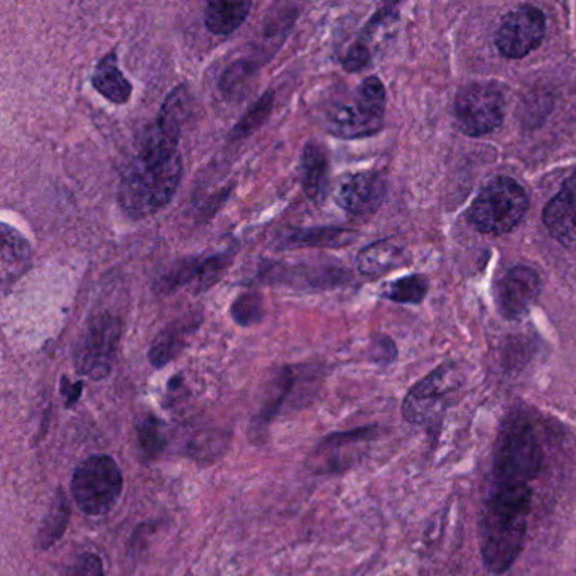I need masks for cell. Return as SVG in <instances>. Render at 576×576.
Wrapping results in <instances>:
<instances>
[{
  "instance_id": "cell-18",
  "label": "cell",
  "mask_w": 576,
  "mask_h": 576,
  "mask_svg": "<svg viewBox=\"0 0 576 576\" xmlns=\"http://www.w3.org/2000/svg\"><path fill=\"white\" fill-rule=\"evenodd\" d=\"M93 88L115 105H124L132 95V84L120 72L117 54L108 53L97 63L92 75Z\"/></svg>"
},
{
  "instance_id": "cell-19",
  "label": "cell",
  "mask_w": 576,
  "mask_h": 576,
  "mask_svg": "<svg viewBox=\"0 0 576 576\" xmlns=\"http://www.w3.org/2000/svg\"><path fill=\"white\" fill-rule=\"evenodd\" d=\"M200 321H202L200 318L196 320L187 318V320L175 321V323L169 324L168 329L163 330L151 345V363L156 369L168 366L183 350L188 336L193 330L199 329Z\"/></svg>"
},
{
  "instance_id": "cell-24",
  "label": "cell",
  "mask_w": 576,
  "mask_h": 576,
  "mask_svg": "<svg viewBox=\"0 0 576 576\" xmlns=\"http://www.w3.org/2000/svg\"><path fill=\"white\" fill-rule=\"evenodd\" d=\"M138 430L139 450L145 460H154L166 448V436L163 432V423L157 418L148 417L136 426Z\"/></svg>"
},
{
  "instance_id": "cell-30",
  "label": "cell",
  "mask_w": 576,
  "mask_h": 576,
  "mask_svg": "<svg viewBox=\"0 0 576 576\" xmlns=\"http://www.w3.org/2000/svg\"><path fill=\"white\" fill-rule=\"evenodd\" d=\"M63 576H105L99 554L85 553L78 558Z\"/></svg>"
},
{
  "instance_id": "cell-16",
  "label": "cell",
  "mask_w": 576,
  "mask_h": 576,
  "mask_svg": "<svg viewBox=\"0 0 576 576\" xmlns=\"http://www.w3.org/2000/svg\"><path fill=\"white\" fill-rule=\"evenodd\" d=\"M0 235H2L0 272H2V284L9 286L29 269L31 247L27 244L26 239L8 223H2Z\"/></svg>"
},
{
  "instance_id": "cell-3",
  "label": "cell",
  "mask_w": 576,
  "mask_h": 576,
  "mask_svg": "<svg viewBox=\"0 0 576 576\" xmlns=\"http://www.w3.org/2000/svg\"><path fill=\"white\" fill-rule=\"evenodd\" d=\"M542 466V450L535 426L515 414L505 421L494 450L492 485L521 487L530 485Z\"/></svg>"
},
{
  "instance_id": "cell-10",
  "label": "cell",
  "mask_w": 576,
  "mask_h": 576,
  "mask_svg": "<svg viewBox=\"0 0 576 576\" xmlns=\"http://www.w3.org/2000/svg\"><path fill=\"white\" fill-rule=\"evenodd\" d=\"M545 36V14L533 5H521L500 24L497 48L504 56L524 57L541 44Z\"/></svg>"
},
{
  "instance_id": "cell-21",
  "label": "cell",
  "mask_w": 576,
  "mask_h": 576,
  "mask_svg": "<svg viewBox=\"0 0 576 576\" xmlns=\"http://www.w3.org/2000/svg\"><path fill=\"white\" fill-rule=\"evenodd\" d=\"M251 8V2H210L205 9L206 29L212 35H232L247 20Z\"/></svg>"
},
{
  "instance_id": "cell-23",
  "label": "cell",
  "mask_w": 576,
  "mask_h": 576,
  "mask_svg": "<svg viewBox=\"0 0 576 576\" xmlns=\"http://www.w3.org/2000/svg\"><path fill=\"white\" fill-rule=\"evenodd\" d=\"M69 505L66 502L65 494L57 490L53 499L50 511L44 515L41 526H39L38 536H36V548L38 550H50L51 546L56 545L65 535L68 527Z\"/></svg>"
},
{
  "instance_id": "cell-26",
  "label": "cell",
  "mask_w": 576,
  "mask_h": 576,
  "mask_svg": "<svg viewBox=\"0 0 576 576\" xmlns=\"http://www.w3.org/2000/svg\"><path fill=\"white\" fill-rule=\"evenodd\" d=\"M230 315H232L233 321L241 327H253V324L260 323L264 318L263 296L256 291L242 293L230 306Z\"/></svg>"
},
{
  "instance_id": "cell-32",
  "label": "cell",
  "mask_w": 576,
  "mask_h": 576,
  "mask_svg": "<svg viewBox=\"0 0 576 576\" xmlns=\"http://www.w3.org/2000/svg\"><path fill=\"white\" fill-rule=\"evenodd\" d=\"M81 391H84V384L77 382V384H72V382H66V377H63L62 381V393L66 397V406H73L75 402L80 399Z\"/></svg>"
},
{
  "instance_id": "cell-22",
  "label": "cell",
  "mask_w": 576,
  "mask_h": 576,
  "mask_svg": "<svg viewBox=\"0 0 576 576\" xmlns=\"http://www.w3.org/2000/svg\"><path fill=\"white\" fill-rule=\"evenodd\" d=\"M357 233L336 227H321V229L294 230L286 235L283 245L286 248L296 247H344L356 241Z\"/></svg>"
},
{
  "instance_id": "cell-5",
  "label": "cell",
  "mask_w": 576,
  "mask_h": 576,
  "mask_svg": "<svg viewBox=\"0 0 576 576\" xmlns=\"http://www.w3.org/2000/svg\"><path fill=\"white\" fill-rule=\"evenodd\" d=\"M386 112V88L377 77L360 84L348 102H338L327 114V126L336 138L354 139L381 130Z\"/></svg>"
},
{
  "instance_id": "cell-12",
  "label": "cell",
  "mask_w": 576,
  "mask_h": 576,
  "mask_svg": "<svg viewBox=\"0 0 576 576\" xmlns=\"http://www.w3.org/2000/svg\"><path fill=\"white\" fill-rule=\"evenodd\" d=\"M386 180L379 172H356L340 183L336 203L347 214L366 217L379 210L386 199Z\"/></svg>"
},
{
  "instance_id": "cell-17",
  "label": "cell",
  "mask_w": 576,
  "mask_h": 576,
  "mask_svg": "<svg viewBox=\"0 0 576 576\" xmlns=\"http://www.w3.org/2000/svg\"><path fill=\"white\" fill-rule=\"evenodd\" d=\"M374 427H363V430H356V432L336 433V435L324 438L313 451L315 470L320 474H335L340 466L344 465L342 463L344 453L338 455V451L369 441V439L374 438Z\"/></svg>"
},
{
  "instance_id": "cell-31",
  "label": "cell",
  "mask_w": 576,
  "mask_h": 576,
  "mask_svg": "<svg viewBox=\"0 0 576 576\" xmlns=\"http://www.w3.org/2000/svg\"><path fill=\"white\" fill-rule=\"evenodd\" d=\"M371 60V51L366 47V42L357 41L354 47L348 50L347 56L344 57V66L347 72H359Z\"/></svg>"
},
{
  "instance_id": "cell-7",
  "label": "cell",
  "mask_w": 576,
  "mask_h": 576,
  "mask_svg": "<svg viewBox=\"0 0 576 576\" xmlns=\"http://www.w3.org/2000/svg\"><path fill=\"white\" fill-rule=\"evenodd\" d=\"M120 335L123 323L114 315L99 313L90 318L75 348V369L78 374L92 381L107 377L117 356Z\"/></svg>"
},
{
  "instance_id": "cell-8",
  "label": "cell",
  "mask_w": 576,
  "mask_h": 576,
  "mask_svg": "<svg viewBox=\"0 0 576 576\" xmlns=\"http://www.w3.org/2000/svg\"><path fill=\"white\" fill-rule=\"evenodd\" d=\"M462 384L453 363H447L418 382L402 402V417L417 426H435L450 406V397Z\"/></svg>"
},
{
  "instance_id": "cell-14",
  "label": "cell",
  "mask_w": 576,
  "mask_h": 576,
  "mask_svg": "<svg viewBox=\"0 0 576 576\" xmlns=\"http://www.w3.org/2000/svg\"><path fill=\"white\" fill-rule=\"evenodd\" d=\"M545 226L551 238L576 248V180H569L545 208Z\"/></svg>"
},
{
  "instance_id": "cell-29",
  "label": "cell",
  "mask_w": 576,
  "mask_h": 576,
  "mask_svg": "<svg viewBox=\"0 0 576 576\" xmlns=\"http://www.w3.org/2000/svg\"><path fill=\"white\" fill-rule=\"evenodd\" d=\"M291 384H293V381H291L290 372L284 371L283 375L279 377L278 387L271 391V396L268 397V401L264 402L263 409H260L259 420H256L259 427H266V424L271 423L272 418L278 414L287 393H290Z\"/></svg>"
},
{
  "instance_id": "cell-1",
  "label": "cell",
  "mask_w": 576,
  "mask_h": 576,
  "mask_svg": "<svg viewBox=\"0 0 576 576\" xmlns=\"http://www.w3.org/2000/svg\"><path fill=\"white\" fill-rule=\"evenodd\" d=\"M533 505L530 485L500 487L492 485L482 512L481 553L494 575L511 569L524 548Z\"/></svg>"
},
{
  "instance_id": "cell-25",
  "label": "cell",
  "mask_w": 576,
  "mask_h": 576,
  "mask_svg": "<svg viewBox=\"0 0 576 576\" xmlns=\"http://www.w3.org/2000/svg\"><path fill=\"white\" fill-rule=\"evenodd\" d=\"M272 102H274V92L268 90L264 93L253 107L248 108L247 114L239 120L238 126L233 127L232 139H244L253 135L254 130L259 129L272 111Z\"/></svg>"
},
{
  "instance_id": "cell-28",
  "label": "cell",
  "mask_w": 576,
  "mask_h": 576,
  "mask_svg": "<svg viewBox=\"0 0 576 576\" xmlns=\"http://www.w3.org/2000/svg\"><path fill=\"white\" fill-rule=\"evenodd\" d=\"M256 69V63L248 62V60H239V62L232 63L221 75V92L229 97L238 95L245 85L251 84Z\"/></svg>"
},
{
  "instance_id": "cell-15",
  "label": "cell",
  "mask_w": 576,
  "mask_h": 576,
  "mask_svg": "<svg viewBox=\"0 0 576 576\" xmlns=\"http://www.w3.org/2000/svg\"><path fill=\"white\" fill-rule=\"evenodd\" d=\"M302 183L309 200L323 202L329 191V154L318 141H309L303 150Z\"/></svg>"
},
{
  "instance_id": "cell-11",
  "label": "cell",
  "mask_w": 576,
  "mask_h": 576,
  "mask_svg": "<svg viewBox=\"0 0 576 576\" xmlns=\"http://www.w3.org/2000/svg\"><path fill=\"white\" fill-rule=\"evenodd\" d=\"M230 263H232L230 253L217 254V256L205 257V259L181 260L165 274H161L156 281V290L168 294L191 283L199 284L200 291L206 290L221 278Z\"/></svg>"
},
{
  "instance_id": "cell-27",
  "label": "cell",
  "mask_w": 576,
  "mask_h": 576,
  "mask_svg": "<svg viewBox=\"0 0 576 576\" xmlns=\"http://www.w3.org/2000/svg\"><path fill=\"white\" fill-rule=\"evenodd\" d=\"M427 291V281L421 276L397 279L384 290V296L397 303H420Z\"/></svg>"
},
{
  "instance_id": "cell-4",
  "label": "cell",
  "mask_w": 576,
  "mask_h": 576,
  "mask_svg": "<svg viewBox=\"0 0 576 576\" xmlns=\"http://www.w3.org/2000/svg\"><path fill=\"white\" fill-rule=\"evenodd\" d=\"M123 472L108 455H93L80 463L72 478V496L87 515L108 514L119 502Z\"/></svg>"
},
{
  "instance_id": "cell-9",
  "label": "cell",
  "mask_w": 576,
  "mask_h": 576,
  "mask_svg": "<svg viewBox=\"0 0 576 576\" xmlns=\"http://www.w3.org/2000/svg\"><path fill=\"white\" fill-rule=\"evenodd\" d=\"M504 115V95L492 85H470L458 93L455 102L458 129L472 138L494 132Z\"/></svg>"
},
{
  "instance_id": "cell-13",
  "label": "cell",
  "mask_w": 576,
  "mask_h": 576,
  "mask_svg": "<svg viewBox=\"0 0 576 576\" xmlns=\"http://www.w3.org/2000/svg\"><path fill=\"white\" fill-rule=\"evenodd\" d=\"M541 291L538 272L527 266H515L497 287V303L500 311L509 320L523 317L536 302Z\"/></svg>"
},
{
  "instance_id": "cell-2",
  "label": "cell",
  "mask_w": 576,
  "mask_h": 576,
  "mask_svg": "<svg viewBox=\"0 0 576 576\" xmlns=\"http://www.w3.org/2000/svg\"><path fill=\"white\" fill-rule=\"evenodd\" d=\"M181 175V156L166 161H148L136 156L120 178V208L132 218L157 214L171 202L180 187Z\"/></svg>"
},
{
  "instance_id": "cell-20",
  "label": "cell",
  "mask_w": 576,
  "mask_h": 576,
  "mask_svg": "<svg viewBox=\"0 0 576 576\" xmlns=\"http://www.w3.org/2000/svg\"><path fill=\"white\" fill-rule=\"evenodd\" d=\"M405 264V254L399 245L393 242L381 241L360 251L357 266L362 274L377 278Z\"/></svg>"
},
{
  "instance_id": "cell-6",
  "label": "cell",
  "mask_w": 576,
  "mask_h": 576,
  "mask_svg": "<svg viewBox=\"0 0 576 576\" xmlns=\"http://www.w3.org/2000/svg\"><path fill=\"white\" fill-rule=\"evenodd\" d=\"M529 199L517 181L497 178L490 181L470 208V221L482 233L511 232L526 215Z\"/></svg>"
}]
</instances>
